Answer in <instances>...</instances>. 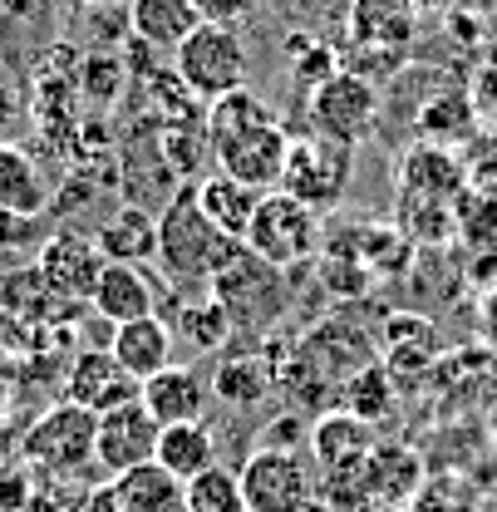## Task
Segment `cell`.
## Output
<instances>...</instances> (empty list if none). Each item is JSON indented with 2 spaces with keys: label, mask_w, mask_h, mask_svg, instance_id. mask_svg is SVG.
Here are the masks:
<instances>
[{
  "label": "cell",
  "mask_w": 497,
  "mask_h": 512,
  "mask_svg": "<svg viewBox=\"0 0 497 512\" xmlns=\"http://www.w3.org/2000/svg\"><path fill=\"white\" fill-rule=\"evenodd\" d=\"M202 128H207V148H212L217 173H227L256 192L281 188L291 133L281 128L276 109L266 99H256L251 89H237V94L207 104Z\"/></svg>",
  "instance_id": "cell-1"
},
{
  "label": "cell",
  "mask_w": 497,
  "mask_h": 512,
  "mask_svg": "<svg viewBox=\"0 0 497 512\" xmlns=\"http://www.w3.org/2000/svg\"><path fill=\"white\" fill-rule=\"evenodd\" d=\"M419 35V10L409 0H350L345 10V50L340 69L360 74V79H394Z\"/></svg>",
  "instance_id": "cell-2"
},
{
  "label": "cell",
  "mask_w": 497,
  "mask_h": 512,
  "mask_svg": "<svg viewBox=\"0 0 497 512\" xmlns=\"http://www.w3.org/2000/svg\"><path fill=\"white\" fill-rule=\"evenodd\" d=\"M237 252H242V242L222 237L207 222V212L197 207L192 183L163 202V212H158V266H163L168 281H178V286L183 281H207L212 286V276Z\"/></svg>",
  "instance_id": "cell-3"
},
{
  "label": "cell",
  "mask_w": 497,
  "mask_h": 512,
  "mask_svg": "<svg viewBox=\"0 0 497 512\" xmlns=\"http://www.w3.org/2000/svg\"><path fill=\"white\" fill-rule=\"evenodd\" d=\"M242 247H247L251 256H261L266 266H276V271L306 266V261H315L320 247H325L320 212H311L306 202H296L291 192H281V188L261 192Z\"/></svg>",
  "instance_id": "cell-4"
},
{
  "label": "cell",
  "mask_w": 497,
  "mask_h": 512,
  "mask_svg": "<svg viewBox=\"0 0 497 512\" xmlns=\"http://www.w3.org/2000/svg\"><path fill=\"white\" fill-rule=\"evenodd\" d=\"M173 74L197 104H217L237 89H247V45L232 25H197L173 50Z\"/></svg>",
  "instance_id": "cell-5"
},
{
  "label": "cell",
  "mask_w": 497,
  "mask_h": 512,
  "mask_svg": "<svg viewBox=\"0 0 497 512\" xmlns=\"http://www.w3.org/2000/svg\"><path fill=\"white\" fill-rule=\"evenodd\" d=\"M355 178V148L330 143V138H291L286 148V168H281V192H291L296 202H306L311 212H330L345 202Z\"/></svg>",
  "instance_id": "cell-6"
},
{
  "label": "cell",
  "mask_w": 497,
  "mask_h": 512,
  "mask_svg": "<svg viewBox=\"0 0 497 512\" xmlns=\"http://www.w3.org/2000/svg\"><path fill=\"white\" fill-rule=\"evenodd\" d=\"M374 360H379V345L370 330H360L355 320H320L296 345V355H291L296 370H286V375L315 380V389H345V380L360 375Z\"/></svg>",
  "instance_id": "cell-7"
},
{
  "label": "cell",
  "mask_w": 497,
  "mask_h": 512,
  "mask_svg": "<svg viewBox=\"0 0 497 512\" xmlns=\"http://www.w3.org/2000/svg\"><path fill=\"white\" fill-rule=\"evenodd\" d=\"M311 133L315 138H330V143H345V148H360L379 124V84L350 74V69H335L320 89H311Z\"/></svg>",
  "instance_id": "cell-8"
},
{
  "label": "cell",
  "mask_w": 497,
  "mask_h": 512,
  "mask_svg": "<svg viewBox=\"0 0 497 512\" xmlns=\"http://www.w3.org/2000/svg\"><path fill=\"white\" fill-rule=\"evenodd\" d=\"M94 424H99V414H89V409L60 399L55 409H45V414L30 424L25 458H30L45 478H74L79 468L94 463Z\"/></svg>",
  "instance_id": "cell-9"
},
{
  "label": "cell",
  "mask_w": 497,
  "mask_h": 512,
  "mask_svg": "<svg viewBox=\"0 0 497 512\" xmlns=\"http://www.w3.org/2000/svg\"><path fill=\"white\" fill-rule=\"evenodd\" d=\"M237 478H242V508L247 512H301L306 503H315V473L301 453L251 448Z\"/></svg>",
  "instance_id": "cell-10"
},
{
  "label": "cell",
  "mask_w": 497,
  "mask_h": 512,
  "mask_svg": "<svg viewBox=\"0 0 497 512\" xmlns=\"http://www.w3.org/2000/svg\"><path fill=\"white\" fill-rule=\"evenodd\" d=\"M153 453H158V419H153L138 399H128L119 409H104V414H99V424H94V463H99L109 478L153 463Z\"/></svg>",
  "instance_id": "cell-11"
},
{
  "label": "cell",
  "mask_w": 497,
  "mask_h": 512,
  "mask_svg": "<svg viewBox=\"0 0 497 512\" xmlns=\"http://www.w3.org/2000/svg\"><path fill=\"white\" fill-rule=\"evenodd\" d=\"M35 266L45 271V281L60 291L64 301L84 306V301L94 296L99 271H104V252H99V242L84 237V232H55V237L40 247Z\"/></svg>",
  "instance_id": "cell-12"
},
{
  "label": "cell",
  "mask_w": 497,
  "mask_h": 512,
  "mask_svg": "<svg viewBox=\"0 0 497 512\" xmlns=\"http://www.w3.org/2000/svg\"><path fill=\"white\" fill-rule=\"evenodd\" d=\"M468 192V168L453 148L414 143L399 158V202H458Z\"/></svg>",
  "instance_id": "cell-13"
},
{
  "label": "cell",
  "mask_w": 497,
  "mask_h": 512,
  "mask_svg": "<svg viewBox=\"0 0 497 512\" xmlns=\"http://www.w3.org/2000/svg\"><path fill=\"white\" fill-rule=\"evenodd\" d=\"M64 399L89 414H104V409L138 399V380H128L109 350H79L64 370Z\"/></svg>",
  "instance_id": "cell-14"
},
{
  "label": "cell",
  "mask_w": 497,
  "mask_h": 512,
  "mask_svg": "<svg viewBox=\"0 0 497 512\" xmlns=\"http://www.w3.org/2000/svg\"><path fill=\"white\" fill-rule=\"evenodd\" d=\"M443 355V340H438L434 320L419 316V311H394L384 320V345H379V365L394 375V380H419L429 375Z\"/></svg>",
  "instance_id": "cell-15"
},
{
  "label": "cell",
  "mask_w": 497,
  "mask_h": 512,
  "mask_svg": "<svg viewBox=\"0 0 497 512\" xmlns=\"http://www.w3.org/2000/svg\"><path fill=\"white\" fill-rule=\"evenodd\" d=\"M207 399H212V380H202L192 365H178V360L138 384V404L158 419V429L202 419L207 414Z\"/></svg>",
  "instance_id": "cell-16"
},
{
  "label": "cell",
  "mask_w": 497,
  "mask_h": 512,
  "mask_svg": "<svg viewBox=\"0 0 497 512\" xmlns=\"http://www.w3.org/2000/svg\"><path fill=\"white\" fill-rule=\"evenodd\" d=\"M89 306L114 325H128V320L158 316V286L148 276V266H128V261H104L99 281H94V296Z\"/></svg>",
  "instance_id": "cell-17"
},
{
  "label": "cell",
  "mask_w": 497,
  "mask_h": 512,
  "mask_svg": "<svg viewBox=\"0 0 497 512\" xmlns=\"http://www.w3.org/2000/svg\"><path fill=\"white\" fill-rule=\"evenodd\" d=\"M109 355L119 360L128 380H148L158 370L173 365V325L163 316H143V320H128V325H114L109 330Z\"/></svg>",
  "instance_id": "cell-18"
},
{
  "label": "cell",
  "mask_w": 497,
  "mask_h": 512,
  "mask_svg": "<svg viewBox=\"0 0 497 512\" xmlns=\"http://www.w3.org/2000/svg\"><path fill=\"white\" fill-rule=\"evenodd\" d=\"M94 242H99L104 261L148 266V261L158 256V217H153V207H143V202H119V207L99 222Z\"/></svg>",
  "instance_id": "cell-19"
},
{
  "label": "cell",
  "mask_w": 497,
  "mask_h": 512,
  "mask_svg": "<svg viewBox=\"0 0 497 512\" xmlns=\"http://www.w3.org/2000/svg\"><path fill=\"white\" fill-rule=\"evenodd\" d=\"M315 453V473H330V468H350V463H365L374 453V424L355 419L350 409H330L311 424V444Z\"/></svg>",
  "instance_id": "cell-20"
},
{
  "label": "cell",
  "mask_w": 497,
  "mask_h": 512,
  "mask_svg": "<svg viewBox=\"0 0 497 512\" xmlns=\"http://www.w3.org/2000/svg\"><path fill=\"white\" fill-rule=\"evenodd\" d=\"M50 207V183L45 173L35 168V158L20 148V143H5L0 138V217H15V222H30Z\"/></svg>",
  "instance_id": "cell-21"
},
{
  "label": "cell",
  "mask_w": 497,
  "mask_h": 512,
  "mask_svg": "<svg viewBox=\"0 0 497 512\" xmlns=\"http://www.w3.org/2000/svg\"><path fill=\"white\" fill-rule=\"evenodd\" d=\"M365 478H370V503H384V508H399L419 493L424 483V458L404 444H374V453L365 458Z\"/></svg>",
  "instance_id": "cell-22"
},
{
  "label": "cell",
  "mask_w": 497,
  "mask_h": 512,
  "mask_svg": "<svg viewBox=\"0 0 497 512\" xmlns=\"http://www.w3.org/2000/svg\"><path fill=\"white\" fill-rule=\"evenodd\" d=\"M197 207L207 212V222L222 232V237H232V242H247V227L251 217H256V202H261V192L247 188V183H237V178H227V173H212V178H202L197 183Z\"/></svg>",
  "instance_id": "cell-23"
},
{
  "label": "cell",
  "mask_w": 497,
  "mask_h": 512,
  "mask_svg": "<svg viewBox=\"0 0 497 512\" xmlns=\"http://www.w3.org/2000/svg\"><path fill=\"white\" fill-rule=\"evenodd\" d=\"M197 25L192 0H128V30L148 50H178Z\"/></svg>",
  "instance_id": "cell-24"
},
{
  "label": "cell",
  "mask_w": 497,
  "mask_h": 512,
  "mask_svg": "<svg viewBox=\"0 0 497 512\" xmlns=\"http://www.w3.org/2000/svg\"><path fill=\"white\" fill-rule=\"evenodd\" d=\"M153 463L168 468L178 483L197 478L202 468L217 463L212 424H207V419H192V424H168V429H158V453H153Z\"/></svg>",
  "instance_id": "cell-25"
},
{
  "label": "cell",
  "mask_w": 497,
  "mask_h": 512,
  "mask_svg": "<svg viewBox=\"0 0 497 512\" xmlns=\"http://www.w3.org/2000/svg\"><path fill=\"white\" fill-rule=\"evenodd\" d=\"M271 389H276V370H271L261 355H251V350L222 355L217 370H212V394H217L222 404H237V409L261 404Z\"/></svg>",
  "instance_id": "cell-26"
},
{
  "label": "cell",
  "mask_w": 497,
  "mask_h": 512,
  "mask_svg": "<svg viewBox=\"0 0 497 512\" xmlns=\"http://www.w3.org/2000/svg\"><path fill=\"white\" fill-rule=\"evenodd\" d=\"M109 488L124 512H183V483L158 463L128 468L119 478H109Z\"/></svg>",
  "instance_id": "cell-27"
},
{
  "label": "cell",
  "mask_w": 497,
  "mask_h": 512,
  "mask_svg": "<svg viewBox=\"0 0 497 512\" xmlns=\"http://www.w3.org/2000/svg\"><path fill=\"white\" fill-rule=\"evenodd\" d=\"M478 133V104L463 89H443L419 109V138L434 148H458Z\"/></svg>",
  "instance_id": "cell-28"
},
{
  "label": "cell",
  "mask_w": 497,
  "mask_h": 512,
  "mask_svg": "<svg viewBox=\"0 0 497 512\" xmlns=\"http://www.w3.org/2000/svg\"><path fill=\"white\" fill-rule=\"evenodd\" d=\"M453 237H463V247L473 261H497V192H463L453 207Z\"/></svg>",
  "instance_id": "cell-29"
},
{
  "label": "cell",
  "mask_w": 497,
  "mask_h": 512,
  "mask_svg": "<svg viewBox=\"0 0 497 512\" xmlns=\"http://www.w3.org/2000/svg\"><path fill=\"white\" fill-rule=\"evenodd\" d=\"M183 512H247L242 508V478L237 468H202L197 478L183 483Z\"/></svg>",
  "instance_id": "cell-30"
},
{
  "label": "cell",
  "mask_w": 497,
  "mask_h": 512,
  "mask_svg": "<svg viewBox=\"0 0 497 512\" xmlns=\"http://www.w3.org/2000/svg\"><path fill=\"white\" fill-rule=\"evenodd\" d=\"M394 389H399V380L374 360V365H365L360 375L345 380V409H350L355 419H365V424H384L389 409H394Z\"/></svg>",
  "instance_id": "cell-31"
},
{
  "label": "cell",
  "mask_w": 497,
  "mask_h": 512,
  "mask_svg": "<svg viewBox=\"0 0 497 512\" xmlns=\"http://www.w3.org/2000/svg\"><path fill=\"white\" fill-rule=\"evenodd\" d=\"M183 335L202 350V355H217V350H227L232 345V335H237V320H232V311L217 301V296H207V301H192V306H183Z\"/></svg>",
  "instance_id": "cell-32"
},
{
  "label": "cell",
  "mask_w": 497,
  "mask_h": 512,
  "mask_svg": "<svg viewBox=\"0 0 497 512\" xmlns=\"http://www.w3.org/2000/svg\"><path fill=\"white\" fill-rule=\"evenodd\" d=\"M286 64H291V79L311 94L340 69V45H325V40H311V35H291Z\"/></svg>",
  "instance_id": "cell-33"
},
{
  "label": "cell",
  "mask_w": 497,
  "mask_h": 512,
  "mask_svg": "<svg viewBox=\"0 0 497 512\" xmlns=\"http://www.w3.org/2000/svg\"><path fill=\"white\" fill-rule=\"evenodd\" d=\"M74 84H79V94L89 104L104 109V104H114V94H124V60L119 55H89V60L79 64Z\"/></svg>",
  "instance_id": "cell-34"
},
{
  "label": "cell",
  "mask_w": 497,
  "mask_h": 512,
  "mask_svg": "<svg viewBox=\"0 0 497 512\" xmlns=\"http://www.w3.org/2000/svg\"><path fill=\"white\" fill-rule=\"evenodd\" d=\"M301 444H311V424L301 414H281L261 429V444L256 448H281V453H301Z\"/></svg>",
  "instance_id": "cell-35"
},
{
  "label": "cell",
  "mask_w": 497,
  "mask_h": 512,
  "mask_svg": "<svg viewBox=\"0 0 497 512\" xmlns=\"http://www.w3.org/2000/svg\"><path fill=\"white\" fill-rule=\"evenodd\" d=\"M251 5H256V0H192L197 20H207V25H232V30H237V20L251 15Z\"/></svg>",
  "instance_id": "cell-36"
},
{
  "label": "cell",
  "mask_w": 497,
  "mask_h": 512,
  "mask_svg": "<svg viewBox=\"0 0 497 512\" xmlns=\"http://www.w3.org/2000/svg\"><path fill=\"white\" fill-rule=\"evenodd\" d=\"M30 503V478L20 468H0V512H20Z\"/></svg>",
  "instance_id": "cell-37"
},
{
  "label": "cell",
  "mask_w": 497,
  "mask_h": 512,
  "mask_svg": "<svg viewBox=\"0 0 497 512\" xmlns=\"http://www.w3.org/2000/svg\"><path fill=\"white\" fill-rule=\"evenodd\" d=\"M50 15V0H0V25H40Z\"/></svg>",
  "instance_id": "cell-38"
},
{
  "label": "cell",
  "mask_w": 497,
  "mask_h": 512,
  "mask_svg": "<svg viewBox=\"0 0 497 512\" xmlns=\"http://www.w3.org/2000/svg\"><path fill=\"white\" fill-rule=\"evenodd\" d=\"M15 114H20V99H15V89H10V79L0 74V133L15 124Z\"/></svg>",
  "instance_id": "cell-39"
},
{
  "label": "cell",
  "mask_w": 497,
  "mask_h": 512,
  "mask_svg": "<svg viewBox=\"0 0 497 512\" xmlns=\"http://www.w3.org/2000/svg\"><path fill=\"white\" fill-rule=\"evenodd\" d=\"M79 512H124V508H119V498H114V488L104 483V488H94V493L84 498V508H79Z\"/></svg>",
  "instance_id": "cell-40"
},
{
  "label": "cell",
  "mask_w": 497,
  "mask_h": 512,
  "mask_svg": "<svg viewBox=\"0 0 497 512\" xmlns=\"http://www.w3.org/2000/svg\"><path fill=\"white\" fill-rule=\"evenodd\" d=\"M483 340H488V350H497V286L483 296Z\"/></svg>",
  "instance_id": "cell-41"
},
{
  "label": "cell",
  "mask_w": 497,
  "mask_h": 512,
  "mask_svg": "<svg viewBox=\"0 0 497 512\" xmlns=\"http://www.w3.org/2000/svg\"><path fill=\"white\" fill-rule=\"evenodd\" d=\"M409 5H414L419 15H448V10H453L458 0H409Z\"/></svg>",
  "instance_id": "cell-42"
},
{
  "label": "cell",
  "mask_w": 497,
  "mask_h": 512,
  "mask_svg": "<svg viewBox=\"0 0 497 512\" xmlns=\"http://www.w3.org/2000/svg\"><path fill=\"white\" fill-rule=\"evenodd\" d=\"M497 0H458L453 10H468V15H483V10H493Z\"/></svg>",
  "instance_id": "cell-43"
},
{
  "label": "cell",
  "mask_w": 497,
  "mask_h": 512,
  "mask_svg": "<svg viewBox=\"0 0 497 512\" xmlns=\"http://www.w3.org/2000/svg\"><path fill=\"white\" fill-rule=\"evenodd\" d=\"M84 5H94V10H119V5H124L128 10V0H84Z\"/></svg>",
  "instance_id": "cell-44"
},
{
  "label": "cell",
  "mask_w": 497,
  "mask_h": 512,
  "mask_svg": "<svg viewBox=\"0 0 497 512\" xmlns=\"http://www.w3.org/2000/svg\"><path fill=\"white\" fill-rule=\"evenodd\" d=\"M301 512H335V508H330L325 498H315V503H306V508H301Z\"/></svg>",
  "instance_id": "cell-45"
}]
</instances>
